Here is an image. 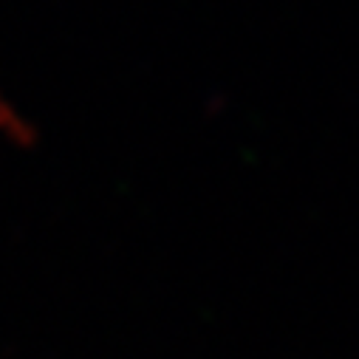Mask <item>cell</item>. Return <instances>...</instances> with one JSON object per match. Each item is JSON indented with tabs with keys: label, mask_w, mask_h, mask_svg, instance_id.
<instances>
[]
</instances>
